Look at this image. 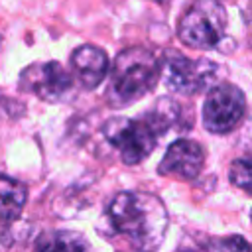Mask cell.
Listing matches in <instances>:
<instances>
[{
    "label": "cell",
    "mask_w": 252,
    "mask_h": 252,
    "mask_svg": "<svg viewBox=\"0 0 252 252\" xmlns=\"http://www.w3.org/2000/svg\"><path fill=\"white\" fill-rule=\"evenodd\" d=\"M108 220L134 248L156 250L167 228V211L152 193L122 191L108 205Z\"/></svg>",
    "instance_id": "obj_1"
},
{
    "label": "cell",
    "mask_w": 252,
    "mask_h": 252,
    "mask_svg": "<svg viewBox=\"0 0 252 252\" xmlns=\"http://www.w3.org/2000/svg\"><path fill=\"white\" fill-rule=\"evenodd\" d=\"M161 73L158 57L144 47L120 51L110 65L106 98L114 108L128 106L154 91Z\"/></svg>",
    "instance_id": "obj_2"
},
{
    "label": "cell",
    "mask_w": 252,
    "mask_h": 252,
    "mask_svg": "<svg viewBox=\"0 0 252 252\" xmlns=\"http://www.w3.org/2000/svg\"><path fill=\"white\" fill-rule=\"evenodd\" d=\"M102 134L106 142L120 154L122 161L128 165H134L148 158L156 142L159 138V132L154 128V124L144 116V118H126V116H116L110 118Z\"/></svg>",
    "instance_id": "obj_3"
},
{
    "label": "cell",
    "mask_w": 252,
    "mask_h": 252,
    "mask_svg": "<svg viewBox=\"0 0 252 252\" xmlns=\"http://www.w3.org/2000/svg\"><path fill=\"white\" fill-rule=\"evenodd\" d=\"M226 28V12L219 0H195L183 14L177 35L179 39L197 49H215Z\"/></svg>",
    "instance_id": "obj_4"
},
{
    "label": "cell",
    "mask_w": 252,
    "mask_h": 252,
    "mask_svg": "<svg viewBox=\"0 0 252 252\" xmlns=\"http://www.w3.org/2000/svg\"><path fill=\"white\" fill-rule=\"evenodd\" d=\"M163 71L169 91L179 94H197L213 83L217 67L207 59H189L179 51H167Z\"/></svg>",
    "instance_id": "obj_5"
},
{
    "label": "cell",
    "mask_w": 252,
    "mask_h": 252,
    "mask_svg": "<svg viewBox=\"0 0 252 252\" xmlns=\"http://www.w3.org/2000/svg\"><path fill=\"white\" fill-rule=\"evenodd\" d=\"M246 110V98L234 85H217L203 104V124L213 134H226L236 128Z\"/></svg>",
    "instance_id": "obj_6"
},
{
    "label": "cell",
    "mask_w": 252,
    "mask_h": 252,
    "mask_svg": "<svg viewBox=\"0 0 252 252\" xmlns=\"http://www.w3.org/2000/svg\"><path fill=\"white\" fill-rule=\"evenodd\" d=\"M20 89L47 102H61L73 91V77L57 61L33 63L20 75Z\"/></svg>",
    "instance_id": "obj_7"
},
{
    "label": "cell",
    "mask_w": 252,
    "mask_h": 252,
    "mask_svg": "<svg viewBox=\"0 0 252 252\" xmlns=\"http://www.w3.org/2000/svg\"><path fill=\"white\" fill-rule=\"evenodd\" d=\"M203 161H205V154L197 142L177 140L163 154V159L158 165V173L173 175L179 179H193L199 175Z\"/></svg>",
    "instance_id": "obj_8"
},
{
    "label": "cell",
    "mask_w": 252,
    "mask_h": 252,
    "mask_svg": "<svg viewBox=\"0 0 252 252\" xmlns=\"http://www.w3.org/2000/svg\"><path fill=\"white\" fill-rule=\"evenodd\" d=\"M71 67L79 85L87 91L98 87L108 73V57L100 47L81 45L71 55Z\"/></svg>",
    "instance_id": "obj_9"
},
{
    "label": "cell",
    "mask_w": 252,
    "mask_h": 252,
    "mask_svg": "<svg viewBox=\"0 0 252 252\" xmlns=\"http://www.w3.org/2000/svg\"><path fill=\"white\" fill-rule=\"evenodd\" d=\"M28 191L26 187L6 175H0V224L14 222L26 205Z\"/></svg>",
    "instance_id": "obj_10"
},
{
    "label": "cell",
    "mask_w": 252,
    "mask_h": 252,
    "mask_svg": "<svg viewBox=\"0 0 252 252\" xmlns=\"http://www.w3.org/2000/svg\"><path fill=\"white\" fill-rule=\"evenodd\" d=\"M35 248L39 250H87L89 242L77 234V232H67V230H59V232H49L37 238Z\"/></svg>",
    "instance_id": "obj_11"
},
{
    "label": "cell",
    "mask_w": 252,
    "mask_h": 252,
    "mask_svg": "<svg viewBox=\"0 0 252 252\" xmlns=\"http://www.w3.org/2000/svg\"><path fill=\"white\" fill-rule=\"evenodd\" d=\"M228 179L232 185L252 195V156L232 161L228 169Z\"/></svg>",
    "instance_id": "obj_12"
},
{
    "label": "cell",
    "mask_w": 252,
    "mask_h": 252,
    "mask_svg": "<svg viewBox=\"0 0 252 252\" xmlns=\"http://www.w3.org/2000/svg\"><path fill=\"white\" fill-rule=\"evenodd\" d=\"M154 2H165V0H154Z\"/></svg>",
    "instance_id": "obj_13"
},
{
    "label": "cell",
    "mask_w": 252,
    "mask_h": 252,
    "mask_svg": "<svg viewBox=\"0 0 252 252\" xmlns=\"http://www.w3.org/2000/svg\"><path fill=\"white\" fill-rule=\"evenodd\" d=\"M0 43H2V37H0Z\"/></svg>",
    "instance_id": "obj_14"
}]
</instances>
